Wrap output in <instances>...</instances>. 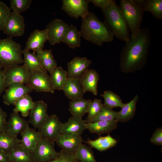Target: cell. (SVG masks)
Returning <instances> with one entry per match:
<instances>
[{
	"label": "cell",
	"mask_w": 162,
	"mask_h": 162,
	"mask_svg": "<svg viewBox=\"0 0 162 162\" xmlns=\"http://www.w3.org/2000/svg\"><path fill=\"white\" fill-rule=\"evenodd\" d=\"M47 40L48 37L46 28L43 30H35L29 36L24 49L28 51L32 50L35 52L42 50Z\"/></svg>",
	"instance_id": "17"
},
{
	"label": "cell",
	"mask_w": 162,
	"mask_h": 162,
	"mask_svg": "<svg viewBox=\"0 0 162 162\" xmlns=\"http://www.w3.org/2000/svg\"><path fill=\"white\" fill-rule=\"evenodd\" d=\"M88 1L101 10L108 7L115 2L113 0H88Z\"/></svg>",
	"instance_id": "43"
},
{
	"label": "cell",
	"mask_w": 162,
	"mask_h": 162,
	"mask_svg": "<svg viewBox=\"0 0 162 162\" xmlns=\"http://www.w3.org/2000/svg\"><path fill=\"white\" fill-rule=\"evenodd\" d=\"M86 123L85 120L82 118L72 116L67 122L63 123L61 134L81 136L84 131L86 129Z\"/></svg>",
	"instance_id": "19"
},
{
	"label": "cell",
	"mask_w": 162,
	"mask_h": 162,
	"mask_svg": "<svg viewBox=\"0 0 162 162\" xmlns=\"http://www.w3.org/2000/svg\"><path fill=\"white\" fill-rule=\"evenodd\" d=\"M92 101L83 98L71 100L69 103V110L73 116L82 118L87 113Z\"/></svg>",
	"instance_id": "26"
},
{
	"label": "cell",
	"mask_w": 162,
	"mask_h": 162,
	"mask_svg": "<svg viewBox=\"0 0 162 162\" xmlns=\"http://www.w3.org/2000/svg\"><path fill=\"white\" fill-rule=\"evenodd\" d=\"M151 142L155 145H162V128H157L154 131L150 139Z\"/></svg>",
	"instance_id": "42"
},
{
	"label": "cell",
	"mask_w": 162,
	"mask_h": 162,
	"mask_svg": "<svg viewBox=\"0 0 162 162\" xmlns=\"http://www.w3.org/2000/svg\"><path fill=\"white\" fill-rule=\"evenodd\" d=\"M139 99L138 96L136 95L130 102L124 104L118 112L117 118L118 122H127L131 119L134 116L136 109V104Z\"/></svg>",
	"instance_id": "29"
},
{
	"label": "cell",
	"mask_w": 162,
	"mask_h": 162,
	"mask_svg": "<svg viewBox=\"0 0 162 162\" xmlns=\"http://www.w3.org/2000/svg\"><path fill=\"white\" fill-rule=\"evenodd\" d=\"M101 10L104 22L113 36L126 43L129 41L131 38L129 30L116 1Z\"/></svg>",
	"instance_id": "3"
},
{
	"label": "cell",
	"mask_w": 162,
	"mask_h": 162,
	"mask_svg": "<svg viewBox=\"0 0 162 162\" xmlns=\"http://www.w3.org/2000/svg\"><path fill=\"white\" fill-rule=\"evenodd\" d=\"M62 9L71 17L82 18L89 12L88 0H62Z\"/></svg>",
	"instance_id": "10"
},
{
	"label": "cell",
	"mask_w": 162,
	"mask_h": 162,
	"mask_svg": "<svg viewBox=\"0 0 162 162\" xmlns=\"http://www.w3.org/2000/svg\"><path fill=\"white\" fill-rule=\"evenodd\" d=\"M58 156L48 162H80L75 158L74 154L68 153L61 150Z\"/></svg>",
	"instance_id": "41"
},
{
	"label": "cell",
	"mask_w": 162,
	"mask_h": 162,
	"mask_svg": "<svg viewBox=\"0 0 162 162\" xmlns=\"http://www.w3.org/2000/svg\"><path fill=\"white\" fill-rule=\"evenodd\" d=\"M7 116V113L2 109L0 105V132H6Z\"/></svg>",
	"instance_id": "44"
},
{
	"label": "cell",
	"mask_w": 162,
	"mask_h": 162,
	"mask_svg": "<svg viewBox=\"0 0 162 162\" xmlns=\"http://www.w3.org/2000/svg\"><path fill=\"white\" fill-rule=\"evenodd\" d=\"M103 106L101 100L94 99L89 107L87 112L88 116L85 120L86 122H90L98 114Z\"/></svg>",
	"instance_id": "38"
},
{
	"label": "cell",
	"mask_w": 162,
	"mask_h": 162,
	"mask_svg": "<svg viewBox=\"0 0 162 162\" xmlns=\"http://www.w3.org/2000/svg\"><path fill=\"white\" fill-rule=\"evenodd\" d=\"M33 90L26 85L14 84L9 85L5 90L3 96V102L7 106L14 105L22 97L28 94Z\"/></svg>",
	"instance_id": "11"
},
{
	"label": "cell",
	"mask_w": 162,
	"mask_h": 162,
	"mask_svg": "<svg viewBox=\"0 0 162 162\" xmlns=\"http://www.w3.org/2000/svg\"><path fill=\"white\" fill-rule=\"evenodd\" d=\"M83 141L81 135L61 134L55 141L62 150L74 154Z\"/></svg>",
	"instance_id": "16"
},
{
	"label": "cell",
	"mask_w": 162,
	"mask_h": 162,
	"mask_svg": "<svg viewBox=\"0 0 162 162\" xmlns=\"http://www.w3.org/2000/svg\"><path fill=\"white\" fill-rule=\"evenodd\" d=\"M100 95L104 100V106L106 108L112 109L115 107L122 108L124 105L119 96L110 90L104 91Z\"/></svg>",
	"instance_id": "35"
},
{
	"label": "cell",
	"mask_w": 162,
	"mask_h": 162,
	"mask_svg": "<svg viewBox=\"0 0 162 162\" xmlns=\"http://www.w3.org/2000/svg\"><path fill=\"white\" fill-rule=\"evenodd\" d=\"M92 147L100 151L107 150L115 145L116 140L109 134L104 136H100L94 140H88L86 142Z\"/></svg>",
	"instance_id": "32"
},
{
	"label": "cell",
	"mask_w": 162,
	"mask_h": 162,
	"mask_svg": "<svg viewBox=\"0 0 162 162\" xmlns=\"http://www.w3.org/2000/svg\"><path fill=\"white\" fill-rule=\"evenodd\" d=\"M99 79V74L96 70L92 69L86 70L80 79L85 93L91 92L97 95Z\"/></svg>",
	"instance_id": "20"
},
{
	"label": "cell",
	"mask_w": 162,
	"mask_h": 162,
	"mask_svg": "<svg viewBox=\"0 0 162 162\" xmlns=\"http://www.w3.org/2000/svg\"><path fill=\"white\" fill-rule=\"evenodd\" d=\"M91 63V61L86 57H74L68 63V77L80 79Z\"/></svg>",
	"instance_id": "14"
},
{
	"label": "cell",
	"mask_w": 162,
	"mask_h": 162,
	"mask_svg": "<svg viewBox=\"0 0 162 162\" xmlns=\"http://www.w3.org/2000/svg\"><path fill=\"white\" fill-rule=\"evenodd\" d=\"M20 134L21 143L32 153L42 138L41 135L38 131L30 128L29 126Z\"/></svg>",
	"instance_id": "22"
},
{
	"label": "cell",
	"mask_w": 162,
	"mask_h": 162,
	"mask_svg": "<svg viewBox=\"0 0 162 162\" xmlns=\"http://www.w3.org/2000/svg\"><path fill=\"white\" fill-rule=\"evenodd\" d=\"M25 26L23 16L20 14L11 12L2 30L9 37L21 36L25 33Z\"/></svg>",
	"instance_id": "12"
},
{
	"label": "cell",
	"mask_w": 162,
	"mask_h": 162,
	"mask_svg": "<svg viewBox=\"0 0 162 162\" xmlns=\"http://www.w3.org/2000/svg\"><path fill=\"white\" fill-rule=\"evenodd\" d=\"M21 142V139L6 132H0V148L8 153Z\"/></svg>",
	"instance_id": "34"
},
{
	"label": "cell",
	"mask_w": 162,
	"mask_h": 162,
	"mask_svg": "<svg viewBox=\"0 0 162 162\" xmlns=\"http://www.w3.org/2000/svg\"><path fill=\"white\" fill-rule=\"evenodd\" d=\"M22 46L12 37L0 39V68H7L23 63Z\"/></svg>",
	"instance_id": "5"
},
{
	"label": "cell",
	"mask_w": 162,
	"mask_h": 162,
	"mask_svg": "<svg viewBox=\"0 0 162 162\" xmlns=\"http://www.w3.org/2000/svg\"><path fill=\"white\" fill-rule=\"evenodd\" d=\"M119 9L131 33V38L140 33L144 10L134 0H121Z\"/></svg>",
	"instance_id": "4"
},
{
	"label": "cell",
	"mask_w": 162,
	"mask_h": 162,
	"mask_svg": "<svg viewBox=\"0 0 162 162\" xmlns=\"http://www.w3.org/2000/svg\"><path fill=\"white\" fill-rule=\"evenodd\" d=\"M6 88L4 76L2 68H0V96Z\"/></svg>",
	"instance_id": "45"
},
{
	"label": "cell",
	"mask_w": 162,
	"mask_h": 162,
	"mask_svg": "<svg viewBox=\"0 0 162 162\" xmlns=\"http://www.w3.org/2000/svg\"><path fill=\"white\" fill-rule=\"evenodd\" d=\"M0 162H10L8 153L0 148Z\"/></svg>",
	"instance_id": "46"
},
{
	"label": "cell",
	"mask_w": 162,
	"mask_h": 162,
	"mask_svg": "<svg viewBox=\"0 0 162 162\" xmlns=\"http://www.w3.org/2000/svg\"><path fill=\"white\" fill-rule=\"evenodd\" d=\"M118 112L115 111L112 109L105 107L104 106L98 114L90 122L100 121H111L116 119Z\"/></svg>",
	"instance_id": "37"
},
{
	"label": "cell",
	"mask_w": 162,
	"mask_h": 162,
	"mask_svg": "<svg viewBox=\"0 0 162 162\" xmlns=\"http://www.w3.org/2000/svg\"><path fill=\"white\" fill-rule=\"evenodd\" d=\"M62 90L70 100L83 98L85 93L80 79L68 77Z\"/></svg>",
	"instance_id": "21"
},
{
	"label": "cell",
	"mask_w": 162,
	"mask_h": 162,
	"mask_svg": "<svg viewBox=\"0 0 162 162\" xmlns=\"http://www.w3.org/2000/svg\"><path fill=\"white\" fill-rule=\"evenodd\" d=\"M59 154L55 149L54 141L43 137L32 153L34 162H48Z\"/></svg>",
	"instance_id": "7"
},
{
	"label": "cell",
	"mask_w": 162,
	"mask_h": 162,
	"mask_svg": "<svg viewBox=\"0 0 162 162\" xmlns=\"http://www.w3.org/2000/svg\"><path fill=\"white\" fill-rule=\"evenodd\" d=\"M28 121L21 117L18 113L13 112L7 121L6 132L14 137L23 132L29 126Z\"/></svg>",
	"instance_id": "18"
},
{
	"label": "cell",
	"mask_w": 162,
	"mask_h": 162,
	"mask_svg": "<svg viewBox=\"0 0 162 162\" xmlns=\"http://www.w3.org/2000/svg\"><path fill=\"white\" fill-rule=\"evenodd\" d=\"M5 86L7 88L9 85L14 84L26 85L28 79L29 71L23 64L16 65L4 68Z\"/></svg>",
	"instance_id": "8"
},
{
	"label": "cell",
	"mask_w": 162,
	"mask_h": 162,
	"mask_svg": "<svg viewBox=\"0 0 162 162\" xmlns=\"http://www.w3.org/2000/svg\"><path fill=\"white\" fill-rule=\"evenodd\" d=\"M75 158L80 162H98L91 148L82 143L74 154Z\"/></svg>",
	"instance_id": "36"
},
{
	"label": "cell",
	"mask_w": 162,
	"mask_h": 162,
	"mask_svg": "<svg viewBox=\"0 0 162 162\" xmlns=\"http://www.w3.org/2000/svg\"><path fill=\"white\" fill-rule=\"evenodd\" d=\"M35 52L44 68L50 74L57 66V62L53 57L52 50L43 49Z\"/></svg>",
	"instance_id": "31"
},
{
	"label": "cell",
	"mask_w": 162,
	"mask_h": 162,
	"mask_svg": "<svg viewBox=\"0 0 162 162\" xmlns=\"http://www.w3.org/2000/svg\"><path fill=\"white\" fill-rule=\"evenodd\" d=\"M26 85L38 92H48L54 93V89L50 76L47 72L36 71L29 72Z\"/></svg>",
	"instance_id": "6"
},
{
	"label": "cell",
	"mask_w": 162,
	"mask_h": 162,
	"mask_svg": "<svg viewBox=\"0 0 162 162\" xmlns=\"http://www.w3.org/2000/svg\"><path fill=\"white\" fill-rule=\"evenodd\" d=\"M80 31L85 40L99 46L113 41L114 36L104 22L92 12L82 18Z\"/></svg>",
	"instance_id": "2"
},
{
	"label": "cell",
	"mask_w": 162,
	"mask_h": 162,
	"mask_svg": "<svg viewBox=\"0 0 162 162\" xmlns=\"http://www.w3.org/2000/svg\"><path fill=\"white\" fill-rule=\"evenodd\" d=\"M10 162H34L32 153L20 143L8 153Z\"/></svg>",
	"instance_id": "24"
},
{
	"label": "cell",
	"mask_w": 162,
	"mask_h": 162,
	"mask_svg": "<svg viewBox=\"0 0 162 162\" xmlns=\"http://www.w3.org/2000/svg\"><path fill=\"white\" fill-rule=\"evenodd\" d=\"M11 12L10 8L3 2H0V31L3 30Z\"/></svg>",
	"instance_id": "40"
},
{
	"label": "cell",
	"mask_w": 162,
	"mask_h": 162,
	"mask_svg": "<svg viewBox=\"0 0 162 162\" xmlns=\"http://www.w3.org/2000/svg\"><path fill=\"white\" fill-rule=\"evenodd\" d=\"M81 37L80 31L75 26L68 25L62 36L61 42L69 48L74 49L80 46Z\"/></svg>",
	"instance_id": "25"
},
{
	"label": "cell",
	"mask_w": 162,
	"mask_h": 162,
	"mask_svg": "<svg viewBox=\"0 0 162 162\" xmlns=\"http://www.w3.org/2000/svg\"><path fill=\"white\" fill-rule=\"evenodd\" d=\"M118 122L116 119L111 121H100L86 123V126L90 132L100 135L104 133L109 134L115 129Z\"/></svg>",
	"instance_id": "23"
},
{
	"label": "cell",
	"mask_w": 162,
	"mask_h": 162,
	"mask_svg": "<svg viewBox=\"0 0 162 162\" xmlns=\"http://www.w3.org/2000/svg\"><path fill=\"white\" fill-rule=\"evenodd\" d=\"M50 74V79L54 89L62 90L68 78L67 71L62 67L57 66Z\"/></svg>",
	"instance_id": "30"
},
{
	"label": "cell",
	"mask_w": 162,
	"mask_h": 162,
	"mask_svg": "<svg viewBox=\"0 0 162 162\" xmlns=\"http://www.w3.org/2000/svg\"><path fill=\"white\" fill-rule=\"evenodd\" d=\"M63 123L55 114L49 116L43 124L38 128L42 136L55 142L61 134Z\"/></svg>",
	"instance_id": "9"
},
{
	"label": "cell",
	"mask_w": 162,
	"mask_h": 162,
	"mask_svg": "<svg viewBox=\"0 0 162 162\" xmlns=\"http://www.w3.org/2000/svg\"><path fill=\"white\" fill-rule=\"evenodd\" d=\"M23 56V64L29 72L40 71L47 72L44 68L35 52H30L24 49L22 50Z\"/></svg>",
	"instance_id": "27"
},
{
	"label": "cell",
	"mask_w": 162,
	"mask_h": 162,
	"mask_svg": "<svg viewBox=\"0 0 162 162\" xmlns=\"http://www.w3.org/2000/svg\"><path fill=\"white\" fill-rule=\"evenodd\" d=\"M47 104L43 100L34 102L31 110L28 122L35 128H38L49 116L47 113Z\"/></svg>",
	"instance_id": "15"
},
{
	"label": "cell",
	"mask_w": 162,
	"mask_h": 162,
	"mask_svg": "<svg viewBox=\"0 0 162 162\" xmlns=\"http://www.w3.org/2000/svg\"><path fill=\"white\" fill-rule=\"evenodd\" d=\"M32 2V0H11L10 8L13 12L20 14L29 8Z\"/></svg>",
	"instance_id": "39"
},
{
	"label": "cell",
	"mask_w": 162,
	"mask_h": 162,
	"mask_svg": "<svg viewBox=\"0 0 162 162\" xmlns=\"http://www.w3.org/2000/svg\"><path fill=\"white\" fill-rule=\"evenodd\" d=\"M134 0L142 7L145 11L149 12L155 18L159 20H162V0Z\"/></svg>",
	"instance_id": "28"
},
{
	"label": "cell",
	"mask_w": 162,
	"mask_h": 162,
	"mask_svg": "<svg viewBox=\"0 0 162 162\" xmlns=\"http://www.w3.org/2000/svg\"><path fill=\"white\" fill-rule=\"evenodd\" d=\"M151 44L150 32L148 28L141 29L135 38H130L122 49L120 67L125 73H133L142 69L146 64Z\"/></svg>",
	"instance_id": "1"
},
{
	"label": "cell",
	"mask_w": 162,
	"mask_h": 162,
	"mask_svg": "<svg viewBox=\"0 0 162 162\" xmlns=\"http://www.w3.org/2000/svg\"><path fill=\"white\" fill-rule=\"evenodd\" d=\"M34 104L32 97L28 94L26 95L18 100L14 105L13 112H20L24 117L29 115L31 110L33 107Z\"/></svg>",
	"instance_id": "33"
},
{
	"label": "cell",
	"mask_w": 162,
	"mask_h": 162,
	"mask_svg": "<svg viewBox=\"0 0 162 162\" xmlns=\"http://www.w3.org/2000/svg\"><path fill=\"white\" fill-rule=\"evenodd\" d=\"M68 25L62 20L57 18L53 20L46 25L48 40L51 45H55L61 42Z\"/></svg>",
	"instance_id": "13"
}]
</instances>
